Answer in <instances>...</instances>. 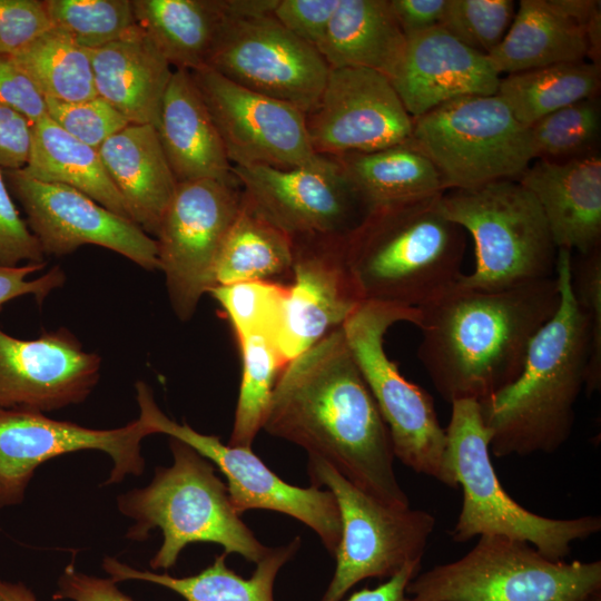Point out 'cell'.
<instances>
[{"mask_svg":"<svg viewBox=\"0 0 601 601\" xmlns=\"http://www.w3.org/2000/svg\"><path fill=\"white\" fill-rule=\"evenodd\" d=\"M262 430L325 461L380 502L410 508L394 472L390 431L342 326L284 366Z\"/></svg>","mask_w":601,"mask_h":601,"instance_id":"1","label":"cell"},{"mask_svg":"<svg viewBox=\"0 0 601 601\" xmlns=\"http://www.w3.org/2000/svg\"><path fill=\"white\" fill-rule=\"evenodd\" d=\"M559 304L556 277L492 290L456 283L418 308L417 357L444 401H483L518 377Z\"/></svg>","mask_w":601,"mask_h":601,"instance_id":"2","label":"cell"},{"mask_svg":"<svg viewBox=\"0 0 601 601\" xmlns=\"http://www.w3.org/2000/svg\"><path fill=\"white\" fill-rule=\"evenodd\" d=\"M571 260V252L558 249L560 304L532 338L522 371L511 384L479 402L496 457L553 453L572 433L590 337L572 290Z\"/></svg>","mask_w":601,"mask_h":601,"instance_id":"3","label":"cell"},{"mask_svg":"<svg viewBox=\"0 0 601 601\" xmlns=\"http://www.w3.org/2000/svg\"><path fill=\"white\" fill-rule=\"evenodd\" d=\"M442 194L376 206L347 238L363 302L418 309L456 285L465 231L443 213Z\"/></svg>","mask_w":601,"mask_h":601,"instance_id":"4","label":"cell"},{"mask_svg":"<svg viewBox=\"0 0 601 601\" xmlns=\"http://www.w3.org/2000/svg\"><path fill=\"white\" fill-rule=\"evenodd\" d=\"M169 446L173 465L158 467L148 486L118 497L119 511L135 520L129 539L144 541L154 528L162 532L150 568L170 569L191 543H216L226 554L257 563L269 548L242 521L213 463L177 439L170 437Z\"/></svg>","mask_w":601,"mask_h":601,"instance_id":"5","label":"cell"},{"mask_svg":"<svg viewBox=\"0 0 601 601\" xmlns=\"http://www.w3.org/2000/svg\"><path fill=\"white\" fill-rule=\"evenodd\" d=\"M445 428L447 462L463 502L451 531L455 542L481 535H502L526 542L551 560H563L571 544L601 530V518L551 519L530 512L514 501L501 485L491 461V434L477 401L451 403Z\"/></svg>","mask_w":601,"mask_h":601,"instance_id":"6","label":"cell"},{"mask_svg":"<svg viewBox=\"0 0 601 601\" xmlns=\"http://www.w3.org/2000/svg\"><path fill=\"white\" fill-rule=\"evenodd\" d=\"M441 206L474 243V270L459 285L492 290L555 277L558 248L540 205L519 180L446 190Z\"/></svg>","mask_w":601,"mask_h":601,"instance_id":"7","label":"cell"},{"mask_svg":"<svg viewBox=\"0 0 601 601\" xmlns=\"http://www.w3.org/2000/svg\"><path fill=\"white\" fill-rule=\"evenodd\" d=\"M601 590V561L551 560L531 544L481 535L453 562L416 574L407 601H584Z\"/></svg>","mask_w":601,"mask_h":601,"instance_id":"8","label":"cell"},{"mask_svg":"<svg viewBox=\"0 0 601 601\" xmlns=\"http://www.w3.org/2000/svg\"><path fill=\"white\" fill-rule=\"evenodd\" d=\"M420 311L363 302L342 325L354 361L390 431L393 451L404 465L457 487L447 462V439L432 396L406 380L385 351L386 332L396 323L417 325Z\"/></svg>","mask_w":601,"mask_h":601,"instance_id":"9","label":"cell"},{"mask_svg":"<svg viewBox=\"0 0 601 601\" xmlns=\"http://www.w3.org/2000/svg\"><path fill=\"white\" fill-rule=\"evenodd\" d=\"M411 142L433 162L444 191L518 180L535 159L529 128L497 95L461 97L413 118Z\"/></svg>","mask_w":601,"mask_h":601,"instance_id":"10","label":"cell"},{"mask_svg":"<svg viewBox=\"0 0 601 601\" xmlns=\"http://www.w3.org/2000/svg\"><path fill=\"white\" fill-rule=\"evenodd\" d=\"M308 475L312 485L333 493L342 523L335 571L322 601H341L363 580L390 579L422 561L436 525L431 513L386 505L319 459L308 457Z\"/></svg>","mask_w":601,"mask_h":601,"instance_id":"11","label":"cell"},{"mask_svg":"<svg viewBox=\"0 0 601 601\" xmlns=\"http://www.w3.org/2000/svg\"><path fill=\"white\" fill-rule=\"evenodd\" d=\"M139 418L151 434L177 439L214 463L225 475L229 499L238 514L262 509L284 513L311 528L334 555L342 534L338 506L328 490L298 487L277 476L252 447L224 444L218 436L203 434L186 422L168 417L157 405L151 388L136 383Z\"/></svg>","mask_w":601,"mask_h":601,"instance_id":"12","label":"cell"},{"mask_svg":"<svg viewBox=\"0 0 601 601\" xmlns=\"http://www.w3.org/2000/svg\"><path fill=\"white\" fill-rule=\"evenodd\" d=\"M242 203L238 183L199 179L177 185L156 242L159 270L179 321H189L200 298L216 286L218 254Z\"/></svg>","mask_w":601,"mask_h":601,"instance_id":"13","label":"cell"},{"mask_svg":"<svg viewBox=\"0 0 601 601\" xmlns=\"http://www.w3.org/2000/svg\"><path fill=\"white\" fill-rule=\"evenodd\" d=\"M246 200L290 240H347L370 211L336 158L290 169L233 166Z\"/></svg>","mask_w":601,"mask_h":601,"instance_id":"14","label":"cell"},{"mask_svg":"<svg viewBox=\"0 0 601 601\" xmlns=\"http://www.w3.org/2000/svg\"><path fill=\"white\" fill-rule=\"evenodd\" d=\"M206 68L305 114L316 105L329 71L317 49L273 14L226 18Z\"/></svg>","mask_w":601,"mask_h":601,"instance_id":"15","label":"cell"},{"mask_svg":"<svg viewBox=\"0 0 601 601\" xmlns=\"http://www.w3.org/2000/svg\"><path fill=\"white\" fill-rule=\"evenodd\" d=\"M152 435L138 417L112 430L57 421L42 412L0 408V509L19 504L36 469L59 455L81 450L107 453L114 466L105 484L118 483L145 467L140 443Z\"/></svg>","mask_w":601,"mask_h":601,"instance_id":"16","label":"cell"},{"mask_svg":"<svg viewBox=\"0 0 601 601\" xmlns=\"http://www.w3.org/2000/svg\"><path fill=\"white\" fill-rule=\"evenodd\" d=\"M231 166L290 169L315 162L306 114L211 70L191 71Z\"/></svg>","mask_w":601,"mask_h":601,"instance_id":"17","label":"cell"},{"mask_svg":"<svg viewBox=\"0 0 601 601\" xmlns=\"http://www.w3.org/2000/svg\"><path fill=\"white\" fill-rule=\"evenodd\" d=\"M3 176L45 256L69 255L90 244L116 252L146 270L159 269L156 239L131 219L71 187L42 183L20 170H4Z\"/></svg>","mask_w":601,"mask_h":601,"instance_id":"18","label":"cell"},{"mask_svg":"<svg viewBox=\"0 0 601 601\" xmlns=\"http://www.w3.org/2000/svg\"><path fill=\"white\" fill-rule=\"evenodd\" d=\"M306 129L317 155L339 157L410 142L413 117L390 79L362 67L329 68Z\"/></svg>","mask_w":601,"mask_h":601,"instance_id":"19","label":"cell"},{"mask_svg":"<svg viewBox=\"0 0 601 601\" xmlns=\"http://www.w3.org/2000/svg\"><path fill=\"white\" fill-rule=\"evenodd\" d=\"M101 358L68 329L21 339L0 328V408L50 412L83 402Z\"/></svg>","mask_w":601,"mask_h":601,"instance_id":"20","label":"cell"},{"mask_svg":"<svg viewBox=\"0 0 601 601\" xmlns=\"http://www.w3.org/2000/svg\"><path fill=\"white\" fill-rule=\"evenodd\" d=\"M292 283L276 344L285 363L341 327L363 303L345 257V240L293 239Z\"/></svg>","mask_w":601,"mask_h":601,"instance_id":"21","label":"cell"},{"mask_svg":"<svg viewBox=\"0 0 601 601\" xmlns=\"http://www.w3.org/2000/svg\"><path fill=\"white\" fill-rule=\"evenodd\" d=\"M405 38L388 79L413 118L461 97L496 95L501 77L487 56L441 24Z\"/></svg>","mask_w":601,"mask_h":601,"instance_id":"22","label":"cell"},{"mask_svg":"<svg viewBox=\"0 0 601 601\" xmlns=\"http://www.w3.org/2000/svg\"><path fill=\"white\" fill-rule=\"evenodd\" d=\"M536 199L558 249L588 255L600 249L601 158L564 162L540 158L518 179Z\"/></svg>","mask_w":601,"mask_h":601,"instance_id":"23","label":"cell"},{"mask_svg":"<svg viewBox=\"0 0 601 601\" xmlns=\"http://www.w3.org/2000/svg\"><path fill=\"white\" fill-rule=\"evenodd\" d=\"M155 128L178 184L199 179L237 183L190 71L174 69Z\"/></svg>","mask_w":601,"mask_h":601,"instance_id":"24","label":"cell"},{"mask_svg":"<svg viewBox=\"0 0 601 601\" xmlns=\"http://www.w3.org/2000/svg\"><path fill=\"white\" fill-rule=\"evenodd\" d=\"M130 219L156 236L177 180L154 125L129 124L98 148Z\"/></svg>","mask_w":601,"mask_h":601,"instance_id":"25","label":"cell"},{"mask_svg":"<svg viewBox=\"0 0 601 601\" xmlns=\"http://www.w3.org/2000/svg\"><path fill=\"white\" fill-rule=\"evenodd\" d=\"M89 53L97 95L130 124L155 126L174 69L147 33L137 26Z\"/></svg>","mask_w":601,"mask_h":601,"instance_id":"26","label":"cell"},{"mask_svg":"<svg viewBox=\"0 0 601 601\" xmlns=\"http://www.w3.org/2000/svg\"><path fill=\"white\" fill-rule=\"evenodd\" d=\"M501 73H516L588 57L585 29L554 0H521L501 42L486 55Z\"/></svg>","mask_w":601,"mask_h":601,"instance_id":"27","label":"cell"},{"mask_svg":"<svg viewBox=\"0 0 601 601\" xmlns=\"http://www.w3.org/2000/svg\"><path fill=\"white\" fill-rule=\"evenodd\" d=\"M405 40L390 0H339L316 49L329 68L362 67L390 78Z\"/></svg>","mask_w":601,"mask_h":601,"instance_id":"28","label":"cell"},{"mask_svg":"<svg viewBox=\"0 0 601 601\" xmlns=\"http://www.w3.org/2000/svg\"><path fill=\"white\" fill-rule=\"evenodd\" d=\"M300 539L295 538L286 545L269 549L256 563L250 578L236 574L226 565V553L217 555L201 572L176 578L168 573L137 570L115 558H105L102 568L118 583L128 580L145 581L161 585L178 593L185 601H275L274 583L279 570L296 553Z\"/></svg>","mask_w":601,"mask_h":601,"instance_id":"29","label":"cell"},{"mask_svg":"<svg viewBox=\"0 0 601 601\" xmlns=\"http://www.w3.org/2000/svg\"><path fill=\"white\" fill-rule=\"evenodd\" d=\"M139 28L174 69L207 67L226 19L224 0H132Z\"/></svg>","mask_w":601,"mask_h":601,"instance_id":"30","label":"cell"},{"mask_svg":"<svg viewBox=\"0 0 601 601\" xmlns=\"http://www.w3.org/2000/svg\"><path fill=\"white\" fill-rule=\"evenodd\" d=\"M20 171L42 183L79 190L112 213L130 219L98 149L73 138L48 116L32 122L30 154Z\"/></svg>","mask_w":601,"mask_h":601,"instance_id":"31","label":"cell"},{"mask_svg":"<svg viewBox=\"0 0 601 601\" xmlns=\"http://www.w3.org/2000/svg\"><path fill=\"white\" fill-rule=\"evenodd\" d=\"M336 158L370 210L376 206L444 193L433 162L411 141Z\"/></svg>","mask_w":601,"mask_h":601,"instance_id":"32","label":"cell"},{"mask_svg":"<svg viewBox=\"0 0 601 601\" xmlns=\"http://www.w3.org/2000/svg\"><path fill=\"white\" fill-rule=\"evenodd\" d=\"M292 265L290 238L263 217L243 195L240 209L218 254L216 286L279 282L283 277H292Z\"/></svg>","mask_w":601,"mask_h":601,"instance_id":"33","label":"cell"},{"mask_svg":"<svg viewBox=\"0 0 601 601\" xmlns=\"http://www.w3.org/2000/svg\"><path fill=\"white\" fill-rule=\"evenodd\" d=\"M600 80V67L590 61L563 62L510 73L501 78L496 95L529 128L555 110L593 98Z\"/></svg>","mask_w":601,"mask_h":601,"instance_id":"34","label":"cell"},{"mask_svg":"<svg viewBox=\"0 0 601 601\" xmlns=\"http://www.w3.org/2000/svg\"><path fill=\"white\" fill-rule=\"evenodd\" d=\"M11 57L45 99L77 102L98 96L89 50L55 29Z\"/></svg>","mask_w":601,"mask_h":601,"instance_id":"35","label":"cell"},{"mask_svg":"<svg viewBox=\"0 0 601 601\" xmlns=\"http://www.w3.org/2000/svg\"><path fill=\"white\" fill-rule=\"evenodd\" d=\"M243 359L242 382L229 445L252 447L262 430L276 381L285 366L273 336H236Z\"/></svg>","mask_w":601,"mask_h":601,"instance_id":"36","label":"cell"},{"mask_svg":"<svg viewBox=\"0 0 601 601\" xmlns=\"http://www.w3.org/2000/svg\"><path fill=\"white\" fill-rule=\"evenodd\" d=\"M51 28L81 48L117 41L138 24L132 0H42Z\"/></svg>","mask_w":601,"mask_h":601,"instance_id":"37","label":"cell"},{"mask_svg":"<svg viewBox=\"0 0 601 601\" xmlns=\"http://www.w3.org/2000/svg\"><path fill=\"white\" fill-rule=\"evenodd\" d=\"M288 284L269 280L217 285L210 294L225 312L235 335L264 333L276 341Z\"/></svg>","mask_w":601,"mask_h":601,"instance_id":"38","label":"cell"},{"mask_svg":"<svg viewBox=\"0 0 601 601\" xmlns=\"http://www.w3.org/2000/svg\"><path fill=\"white\" fill-rule=\"evenodd\" d=\"M535 158L551 159L587 151L600 132V111L593 98L555 110L529 127Z\"/></svg>","mask_w":601,"mask_h":601,"instance_id":"39","label":"cell"},{"mask_svg":"<svg viewBox=\"0 0 601 601\" xmlns=\"http://www.w3.org/2000/svg\"><path fill=\"white\" fill-rule=\"evenodd\" d=\"M512 0H447L441 26L465 46L489 55L508 32Z\"/></svg>","mask_w":601,"mask_h":601,"instance_id":"40","label":"cell"},{"mask_svg":"<svg viewBox=\"0 0 601 601\" xmlns=\"http://www.w3.org/2000/svg\"><path fill=\"white\" fill-rule=\"evenodd\" d=\"M571 282L589 329L584 390L591 395L601 386V248L571 260Z\"/></svg>","mask_w":601,"mask_h":601,"instance_id":"41","label":"cell"},{"mask_svg":"<svg viewBox=\"0 0 601 601\" xmlns=\"http://www.w3.org/2000/svg\"><path fill=\"white\" fill-rule=\"evenodd\" d=\"M45 100L47 116L56 125L96 149L130 124L121 112L99 96L77 102Z\"/></svg>","mask_w":601,"mask_h":601,"instance_id":"42","label":"cell"},{"mask_svg":"<svg viewBox=\"0 0 601 601\" xmlns=\"http://www.w3.org/2000/svg\"><path fill=\"white\" fill-rule=\"evenodd\" d=\"M46 263L41 247L21 218L0 168V265Z\"/></svg>","mask_w":601,"mask_h":601,"instance_id":"43","label":"cell"},{"mask_svg":"<svg viewBox=\"0 0 601 601\" xmlns=\"http://www.w3.org/2000/svg\"><path fill=\"white\" fill-rule=\"evenodd\" d=\"M50 29L42 0H0V55L16 53Z\"/></svg>","mask_w":601,"mask_h":601,"instance_id":"44","label":"cell"},{"mask_svg":"<svg viewBox=\"0 0 601 601\" xmlns=\"http://www.w3.org/2000/svg\"><path fill=\"white\" fill-rule=\"evenodd\" d=\"M339 0H277L273 17L304 42L317 47Z\"/></svg>","mask_w":601,"mask_h":601,"instance_id":"45","label":"cell"},{"mask_svg":"<svg viewBox=\"0 0 601 601\" xmlns=\"http://www.w3.org/2000/svg\"><path fill=\"white\" fill-rule=\"evenodd\" d=\"M46 263H28L18 266L0 265V309L18 297L31 295L41 304L56 288L63 285L66 276L63 270L55 266L40 277L29 279L31 274L42 270Z\"/></svg>","mask_w":601,"mask_h":601,"instance_id":"46","label":"cell"},{"mask_svg":"<svg viewBox=\"0 0 601 601\" xmlns=\"http://www.w3.org/2000/svg\"><path fill=\"white\" fill-rule=\"evenodd\" d=\"M0 105L10 107L31 122L47 116L45 97L11 56L0 55Z\"/></svg>","mask_w":601,"mask_h":601,"instance_id":"47","label":"cell"},{"mask_svg":"<svg viewBox=\"0 0 601 601\" xmlns=\"http://www.w3.org/2000/svg\"><path fill=\"white\" fill-rule=\"evenodd\" d=\"M32 122L17 110L0 105V168L20 170L28 161Z\"/></svg>","mask_w":601,"mask_h":601,"instance_id":"48","label":"cell"},{"mask_svg":"<svg viewBox=\"0 0 601 601\" xmlns=\"http://www.w3.org/2000/svg\"><path fill=\"white\" fill-rule=\"evenodd\" d=\"M53 600L71 601H135L125 594L110 578L88 575L67 565L59 577Z\"/></svg>","mask_w":601,"mask_h":601,"instance_id":"49","label":"cell"},{"mask_svg":"<svg viewBox=\"0 0 601 601\" xmlns=\"http://www.w3.org/2000/svg\"><path fill=\"white\" fill-rule=\"evenodd\" d=\"M447 0H390L392 12L405 37L441 23Z\"/></svg>","mask_w":601,"mask_h":601,"instance_id":"50","label":"cell"},{"mask_svg":"<svg viewBox=\"0 0 601 601\" xmlns=\"http://www.w3.org/2000/svg\"><path fill=\"white\" fill-rule=\"evenodd\" d=\"M420 569L421 561L408 563L382 584L374 589L364 588L346 601H407L406 587Z\"/></svg>","mask_w":601,"mask_h":601,"instance_id":"51","label":"cell"},{"mask_svg":"<svg viewBox=\"0 0 601 601\" xmlns=\"http://www.w3.org/2000/svg\"><path fill=\"white\" fill-rule=\"evenodd\" d=\"M0 601H39L36 594L22 582L0 580Z\"/></svg>","mask_w":601,"mask_h":601,"instance_id":"52","label":"cell"},{"mask_svg":"<svg viewBox=\"0 0 601 601\" xmlns=\"http://www.w3.org/2000/svg\"><path fill=\"white\" fill-rule=\"evenodd\" d=\"M584 601H601V590L590 594Z\"/></svg>","mask_w":601,"mask_h":601,"instance_id":"53","label":"cell"}]
</instances>
